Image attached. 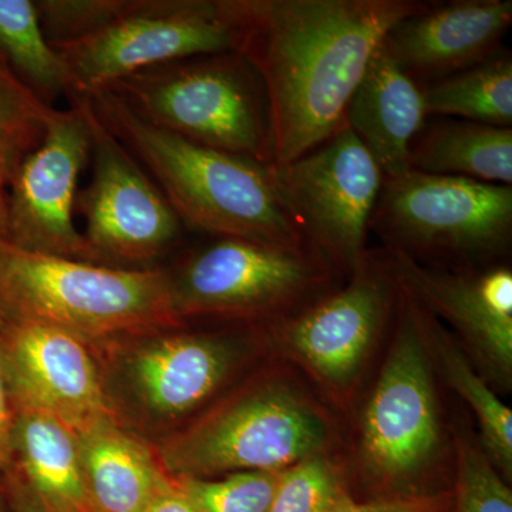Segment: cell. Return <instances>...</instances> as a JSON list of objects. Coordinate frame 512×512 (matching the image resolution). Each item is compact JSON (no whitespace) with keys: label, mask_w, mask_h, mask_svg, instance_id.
<instances>
[{"label":"cell","mask_w":512,"mask_h":512,"mask_svg":"<svg viewBox=\"0 0 512 512\" xmlns=\"http://www.w3.org/2000/svg\"><path fill=\"white\" fill-rule=\"evenodd\" d=\"M511 25L512 0H429L397 22L382 45L404 73L426 86L497 55Z\"/></svg>","instance_id":"cell-17"},{"label":"cell","mask_w":512,"mask_h":512,"mask_svg":"<svg viewBox=\"0 0 512 512\" xmlns=\"http://www.w3.org/2000/svg\"><path fill=\"white\" fill-rule=\"evenodd\" d=\"M3 477H5V484H3L5 495L12 512H47L12 468H9L8 473Z\"/></svg>","instance_id":"cell-32"},{"label":"cell","mask_w":512,"mask_h":512,"mask_svg":"<svg viewBox=\"0 0 512 512\" xmlns=\"http://www.w3.org/2000/svg\"><path fill=\"white\" fill-rule=\"evenodd\" d=\"M86 99L103 126L150 175L185 227L210 237L312 248L286 207L271 165L177 136L143 119L109 92Z\"/></svg>","instance_id":"cell-4"},{"label":"cell","mask_w":512,"mask_h":512,"mask_svg":"<svg viewBox=\"0 0 512 512\" xmlns=\"http://www.w3.org/2000/svg\"><path fill=\"white\" fill-rule=\"evenodd\" d=\"M355 498L340 453L319 454L281 471L268 512H333Z\"/></svg>","instance_id":"cell-27"},{"label":"cell","mask_w":512,"mask_h":512,"mask_svg":"<svg viewBox=\"0 0 512 512\" xmlns=\"http://www.w3.org/2000/svg\"><path fill=\"white\" fill-rule=\"evenodd\" d=\"M10 468L47 512H99L80 460L76 434L53 414L15 402Z\"/></svg>","instance_id":"cell-19"},{"label":"cell","mask_w":512,"mask_h":512,"mask_svg":"<svg viewBox=\"0 0 512 512\" xmlns=\"http://www.w3.org/2000/svg\"><path fill=\"white\" fill-rule=\"evenodd\" d=\"M0 59L50 106L70 96L66 64L43 33L33 0H0Z\"/></svg>","instance_id":"cell-24"},{"label":"cell","mask_w":512,"mask_h":512,"mask_svg":"<svg viewBox=\"0 0 512 512\" xmlns=\"http://www.w3.org/2000/svg\"><path fill=\"white\" fill-rule=\"evenodd\" d=\"M427 117L423 86L380 45L350 99L346 124L375 158L384 178L412 170L410 146Z\"/></svg>","instance_id":"cell-18"},{"label":"cell","mask_w":512,"mask_h":512,"mask_svg":"<svg viewBox=\"0 0 512 512\" xmlns=\"http://www.w3.org/2000/svg\"><path fill=\"white\" fill-rule=\"evenodd\" d=\"M13 426H15V406H13L8 376H6L2 333H0V477L5 476L12 464Z\"/></svg>","instance_id":"cell-31"},{"label":"cell","mask_w":512,"mask_h":512,"mask_svg":"<svg viewBox=\"0 0 512 512\" xmlns=\"http://www.w3.org/2000/svg\"><path fill=\"white\" fill-rule=\"evenodd\" d=\"M419 303V302H417ZM420 305V303H419ZM421 306V305H420ZM424 332L437 375L474 414L477 439L495 470L511 484L512 412L487 383L450 330L421 306Z\"/></svg>","instance_id":"cell-22"},{"label":"cell","mask_w":512,"mask_h":512,"mask_svg":"<svg viewBox=\"0 0 512 512\" xmlns=\"http://www.w3.org/2000/svg\"><path fill=\"white\" fill-rule=\"evenodd\" d=\"M90 161V126L79 97L55 111L46 136L13 178L6 215V241L40 254L97 264L74 225L77 184Z\"/></svg>","instance_id":"cell-14"},{"label":"cell","mask_w":512,"mask_h":512,"mask_svg":"<svg viewBox=\"0 0 512 512\" xmlns=\"http://www.w3.org/2000/svg\"><path fill=\"white\" fill-rule=\"evenodd\" d=\"M73 431L99 512H146L171 484L156 448L124 429L121 419L96 420Z\"/></svg>","instance_id":"cell-20"},{"label":"cell","mask_w":512,"mask_h":512,"mask_svg":"<svg viewBox=\"0 0 512 512\" xmlns=\"http://www.w3.org/2000/svg\"><path fill=\"white\" fill-rule=\"evenodd\" d=\"M76 97V96H74ZM90 126L92 180L77 194L83 237L97 264L144 269L183 235L184 224L126 147L79 97Z\"/></svg>","instance_id":"cell-13"},{"label":"cell","mask_w":512,"mask_h":512,"mask_svg":"<svg viewBox=\"0 0 512 512\" xmlns=\"http://www.w3.org/2000/svg\"><path fill=\"white\" fill-rule=\"evenodd\" d=\"M271 170L306 242L348 279L370 249V220L384 183L375 158L346 127Z\"/></svg>","instance_id":"cell-12"},{"label":"cell","mask_w":512,"mask_h":512,"mask_svg":"<svg viewBox=\"0 0 512 512\" xmlns=\"http://www.w3.org/2000/svg\"><path fill=\"white\" fill-rule=\"evenodd\" d=\"M400 291L386 249L370 248L335 291L262 326L272 355L299 370L345 421L386 348Z\"/></svg>","instance_id":"cell-6"},{"label":"cell","mask_w":512,"mask_h":512,"mask_svg":"<svg viewBox=\"0 0 512 512\" xmlns=\"http://www.w3.org/2000/svg\"><path fill=\"white\" fill-rule=\"evenodd\" d=\"M55 111L0 59V241H6L10 185L42 143Z\"/></svg>","instance_id":"cell-25"},{"label":"cell","mask_w":512,"mask_h":512,"mask_svg":"<svg viewBox=\"0 0 512 512\" xmlns=\"http://www.w3.org/2000/svg\"><path fill=\"white\" fill-rule=\"evenodd\" d=\"M281 471H239L214 478H173L201 512H268Z\"/></svg>","instance_id":"cell-28"},{"label":"cell","mask_w":512,"mask_h":512,"mask_svg":"<svg viewBox=\"0 0 512 512\" xmlns=\"http://www.w3.org/2000/svg\"><path fill=\"white\" fill-rule=\"evenodd\" d=\"M0 333L12 400L39 407L73 430L96 420L120 419L89 342L3 312Z\"/></svg>","instance_id":"cell-16"},{"label":"cell","mask_w":512,"mask_h":512,"mask_svg":"<svg viewBox=\"0 0 512 512\" xmlns=\"http://www.w3.org/2000/svg\"><path fill=\"white\" fill-rule=\"evenodd\" d=\"M104 92L150 123L201 146L259 164L275 163L268 94L241 53L160 64L130 74Z\"/></svg>","instance_id":"cell-7"},{"label":"cell","mask_w":512,"mask_h":512,"mask_svg":"<svg viewBox=\"0 0 512 512\" xmlns=\"http://www.w3.org/2000/svg\"><path fill=\"white\" fill-rule=\"evenodd\" d=\"M400 285L443 323L495 392L512 389L510 262L464 269L417 264L389 251Z\"/></svg>","instance_id":"cell-15"},{"label":"cell","mask_w":512,"mask_h":512,"mask_svg":"<svg viewBox=\"0 0 512 512\" xmlns=\"http://www.w3.org/2000/svg\"><path fill=\"white\" fill-rule=\"evenodd\" d=\"M126 339L130 350L121 355L119 369L127 396L148 417L167 423L194 419L249 366L272 356L262 326L222 332L168 329Z\"/></svg>","instance_id":"cell-11"},{"label":"cell","mask_w":512,"mask_h":512,"mask_svg":"<svg viewBox=\"0 0 512 512\" xmlns=\"http://www.w3.org/2000/svg\"><path fill=\"white\" fill-rule=\"evenodd\" d=\"M239 36L231 0H127L109 25L52 46L66 64L70 99L160 64L237 52Z\"/></svg>","instance_id":"cell-10"},{"label":"cell","mask_w":512,"mask_h":512,"mask_svg":"<svg viewBox=\"0 0 512 512\" xmlns=\"http://www.w3.org/2000/svg\"><path fill=\"white\" fill-rule=\"evenodd\" d=\"M466 410L453 416L454 473L450 512H512L510 483L495 470Z\"/></svg>","instance_id":"cell-26"},{"label":"cell","mask_w":512,"mask_h":512,"mask_svg":"<svg viewBox=\"0 0 512 512\" xmlns=\"http://www.w3.org/2000/svg\"><path fill=\"white\" fill-rule=\"evenodd\" d=\"M441 386L421 306L402 286L386 348L345 420L340 457L353 495L356 488L362 500L451 490L453 419Z\"/></svg>","instance_id":"cell-2"},{"label":"cell","mask_w":512,"mask_h":512,"mask_svg":"<svg viewBox=\"0 0 512 512\" xmlns=\"http://www.w3.org/2000/svg\"><path fill=\"white\" fill-rule=\"evenodd\" d=\"M146 512H201L178 491L171 478V484L151 501Z\"/></svg>","instance_id":"cell-33"},{"label":"cell","mask_w":512,"mask_h":512,"mask_svg":"<svg viewBox=\"0 0 512 512\" xmlns=\"http://www.w3.org/2000/svg\"><path fill=\"white\" fill-rule=\"evenodd\" d=\"M370 232L382 248L431 268L510 262L512 185L416 170L384 178Z\"/></svg>","instance_id":"cell-9"},{"label":"cell","mask_w":512,"mask_h":512,"mask_svg":"<svg viewBox=\"0 0 512 512\" xmlns=\"http://www.w3.org/2000/svg\"><path fill=\"white\" fill-rule=\"evenodd\" d=\"M181 322L268 326L335 291L346 279L312 248L211 237L167 269Z\"/></svg>","instance_id":"cell-8"},{"label":"cell","mask_w":512,"mask_h":512,"mask_svg":"<svg viewBox=\"0 0 512 512\" xmlns=\"http://www.w3.org/2000/svg\"><path fill=\"white\" fill-rule=\"evenodd\" d=\"M427 116L512 128V56L503 49L484 62L423 86Z\"/></svg>","instance_id":"cell-23"},{"label":"cell","mask_w":512,"mask_h":512,"mask_svg":"<svg viewBox=\"0 0 512 512\" xmlns=\"http://www.w3.org/2000/svg\"><path fill=\"white\" fill-rule=\"evenodd\" d=\"M0 512H2V510H0Z\"/></svg>","instance_id":"cell-34"},{"label":"cell","mask_w":512,"mask_h":512,"mask_svg":"<svg viewBox=\"0 0 512 512\" xmlns=\"http://www.w3.org/2000/svg\"><path fill=\"white\" fill-rule=\"evenodd\" d=\"M345 421L299 370L269 356L156 447L168 476L282 471L340 453Z\"/></svg>","instance_id":"cell-3"},{"label":"cell","mask_w":512,"mask_h":512,"mask_svg":"<svg viewBox=\"0 0 512 512\" xmlns=\"http://www.w3.org/2000/svg\"><path fill=\"white\" fill-rule=\"evenodd\" d=\"M40 25L50 45L92 35L126 8L127 0H37Z\"/></svg>","instance_id":"cell-29"},{"label":"cell","mask_w":512,"mask_h":512,"mask_svg":"<svg viewBox=\"0 0 512 512\" xmlns=\"http://www.w3.org/2000/svg\"><path fill=\"white\" fill-rule=\"evenodd\" d=\"M451 491L409 498H370L349 501L333 512H450Z\"/></svg>","instance_id":"cell-30"},{"label":"cell","mask_w":512,"mask_h":512,"mask_svg":"<svg viewBox=\"0 0 512 512\" xmlns=\"http://www.w3.org/2000/svg\"><path fill=\"white\" fill-rule=\"evenodd\" d=\"M429 0H231L238 53L271 107L275 163H291L348 127L367 64L400 20Z\"/></svg>","instance_id":"cell-1"},{"label":"cell","mask_w":512,"mask_h":512,"mask_svg":"<svg viewBox=\"0 0 512 512\" xmlns=\"http://www.w3.org/2000/svg\"><path fill=\"white\" fill-rule=\"evenodd\" d=\"M410 167L424 174L512 185V128L427 117L410 146Z\"/></svg>","instance_id":"cell-21"},{"label":"cell","mask_w":512,"mask_h":512,"mask_svg":"<svg viewBox=\"0 0 512 512\" xmlns=\"http://www.w3.org/2000/svg\"><path fill=\"white\" fill-rule=\"evenodd\" d=\"M0 312L56 326L86 342L184 325L167 269L114 268L0 241Z\"/></svg>","instance_id":"cell-5"}]
</instances>
